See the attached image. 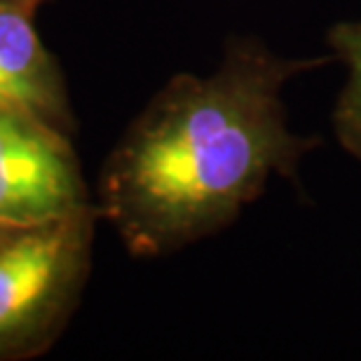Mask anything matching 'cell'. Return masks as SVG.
Wrapping results in <instances>:
<instances>
[{"mask_svg":"<svg viewBox=\"0 0 361 361\" xmlns=\"http://www.w3.org/2000/svg\"><path fill=\"white\" fill-rule=\"evenodd\" d=\"M334 56H281L230 38L212 73H178L108 153L97 207L134 258H162L233 226L317 139L295 134L286 85Z\"/></svg>","mask_w":361,"mask_h":361,"instance_id":"1","label":"cell"},{"mask_svg":"<svg viewBox=\"0 0 361 361\" xmlns=\"http://www.w3.org/2000/svg\"><path fill=\"white\" fill-rule=\"evenodd\" d=\"M99 207L38 223H0V361L59 341L92 272Z\"/></svg>","mask_w":361,"mask_h":361,"instance_id":"2","label":"cell"},{"mask_svg":"<svg viewBox=\"0 0 361 361\" xmlns=\"http://www.w3.org/2000/svg\"><path fill=\"white\" fill-rule=\"evenodd\" d=\"M90 207L73 136L0 106V223H38Z\"/></svg>","mask_w":361,"mask_h":361,"instance_id":"3","label":"cell"},{"mask_svg":"<svg viewBox=\"0 0 361 361\" xmlns=\"http://www.w3.org/2000/svg\"><path fill=\"white\" fill-rule=\"evenodd\" d=\"M0 106L26 111L75 136L66 78L35 28V12L5 0H0Z\"/></svg>","mask_w":361,"mask_h":361,"instance_id":"4","label":"cell"},{"mask_svg":"<svg viewBox=\"0 0 361 361\" xmlns=\"http://www.w3.org/2000/svg\"><path fill=\"white\" fill-rule=\"evenodd\" d=\"M326 45L348 71L334 108V134L345 153L361 162V19L331 26Z\"/></svg>","mask_w":361,"mask_h":361,"instance_id":"5","label":"cell"},{"mask_svg":"<svg viewBox=\"0 0 361 361\" xmlns=\"http://www.w3.org/2000/svg\"><path fill=\"white\" fill-rule=\"evenodd\" d=\"M5 3H12V5H19V7H26L31 12H38V7L42 0H5Z\"/></svg>","mask_w":361,"mask_h":361,"instance_id":"6","label":"cell"}]
</instances>
